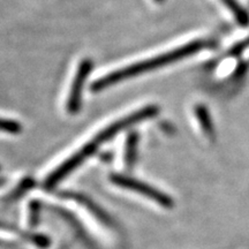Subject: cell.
Returning a JSON list of instances; mask_svg holds the SVG:
<instances>
[{
  "mask_svg": "<svg viewBox=\"0 0 249 249\" xmlns=\"http://www.w3.org/2000/svg\"><path fill=\"white\" fill-rule=\"evenodd\" d=\"M139 138L136 133H130L126 141V148H124V161L128 166H132L135 161L136 152H138Z\"/></svg>",
  "mask_w": 249,
  "mask_h": 249,
  "instance_id": "52a82bcc",
  "label": "cell"
},
{
  "mask_svg": "<svg viewBox=\"0 0 249 249\" xmlns=\"http://www.w3.org/2000/svg\"><path fill=\"white\" fill-rule=\"evenodd\" d=\"M220 1L229 8V11L231 12L236 20V22L241 24V26H247L249 22V17L247 12L245 11L244 7L236 0H220Z\"/></svg>",
  "mask_w": 249,
  "mask_h": 249,
  "instance_id": "8992f818",
  "label": "cell"
},
{
  "mask_svg": "<svg viewBox=\"0 0 249 249\" xmlns=\"http://www.w3.org/2000/svg\"><path fill=\"white\" fill-rule=\"evenodd\" d=\"M22 130V126L18 121L0 118V132L7 134H18Z\"/></svg>",
  "mask_w": 249,
  "mask_h": 249,
  "instance_id": "ba28073f",
  "label": "cell"
},
{
  "mask_svg": "<svg viewBox=\"0 0 249 249\" xmlns=\"http://www.w3.org/2000/svg\"><path fill=\"white\" fill-rule=\"evenodd\" d=\"M92 61L90 59H83L80 61L67 98V112L70 114H76L80 111L83 88H85L87 79H88L90 71L92 70Z\"/></svg>",
  "mask_w": 249,
  "mask_h": 249,
  "instance_id": "277c9868",
  "label": "cell"
},
{
  "mask_svg": "<svg viewBox=\"0 0 249 249\" xmlns=\"http://www.w3.org/2000/svg\"><path fill=\"white\" fill-rule=\"evenodd\" d=\"M210 45L211 43L209 40H193V42H189L188 44L180 46L179 49L171 50V51L165 52L163 54L156 55L154 58L136 62V64L130 65V66L112 71V73L107 74V75L96 80L91 85V87H90V89L93 92H98L103 89H107L108 87L117 85V83H119L124 80L132 79V77L141 75V74L147 73V71L167 66V65L172 64L174 61L181 60V59L189 57V55L194 54L196 52L201 51V50L209 48Z\"/></svg>",
  "mask_w": 249,
  "mask_h": 249,
  "instance_id": "6da1fadb",
  "label": "cell"
},
{
  "mask_svg": "<svg viewBox=\"0 0 249 249\" xmlns=\"http://www.w3.org/2000/svg\"><path fill=\"white\" fill-rule=\"evenodd\" d=\"M110 179L114 185L129 189V191L132 192L139 193V194L145 196V197L150 198L152 201L157 202V203L161 205V207L171 208L173 205L172 198H171L169 195L164 194L163 192L158 191V189L147 185V183L140 181V180L130 178V177L123 176V174H113V176H111Z\"/></svg>",
  "mask_w": 249,
  "mask_h": 249,
  "instance_id": "3957f363",
  "label": "cell"
},
{
  "mask_svg": "<svg viewBox=\"0 0 249 249\" xmlns=\"http://www.w3.org/2000/svg\"><path fill=\"white\" fill-rule=\"evenodd\" d=\"M141 121V118L138 113H132L128 116L124 117L123 119L117 120L107 128H104L102 132H99L97 135L93 138L91 141H89L86 145H83L80 150H77L73 156H71L67 160H65L57 170L49 176V178L45 180V187L46 188H52L60 182L62 179L66 177L74 170H76L83 161H86L92 154H95L98 150V148L102 144L111 141L114 136L118 135L123 130L129 128V127L134 126V124H139Z\"/></svg>",
  "mask_w": 249,
  "mask_h": 249,
  "instance_id": "7a4b0ae2",
  "label": "cell"
},
{
  "mask_svg": "<svg viewBox=\"0 0 249 249\" xmlns=\"http://www.w3.org/2000/svg\"><path fill=\"white\" fill-rule=\"evenodd\" d=\"M195 116L197 118L198 124H200L202 130L208 138H214V128L213 124L211 121V118L209 116V112H208L207 108L203 105H197L195 107Z\"/></svg>",
  "mask_w": 249,
  "mask_h": 249,
  "instance_id": "5b68a950",
  "label": "cell"
},
{
  "mask_svg": "<svg viewBox=\"0 0 249 249\" xmlns=\"http://www.w3.org/2000/svg\"><path fill=\"white\" fill-rule=\"evenodd\" d=\"M155 2H157V4H161V2H164V0H154Z\"/></svg>",
  "mask_w": 249,
  "mask_h": 249,
  "instance_id": "9c48e42d",
  "label": "cell"
}]
</instances>
